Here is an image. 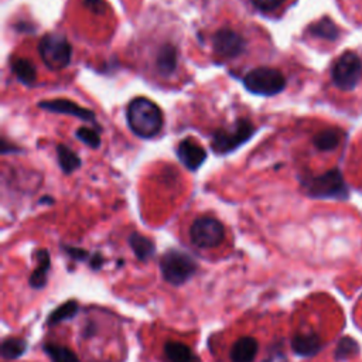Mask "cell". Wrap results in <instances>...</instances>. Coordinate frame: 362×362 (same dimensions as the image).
<instances>
[{"label":"cell","instance_id":"6da1fadb","mask_svg":"<svg viewBox=\"0 0 362 362\" xmlns=\"http://www.w3.org/2000/svg\"><path fill=\"white\" fill-rule=\"evenodd\" d=\"M129 127L141 139L154 137L163 127V113L160 107L147 98H136L126 110Z\"/></svg>","mask_w":362,"mask_h":362},{"label":"cell","instance_id":"7a4b0ae2","mask_svg":"<svg viewBox=\"0 0 362 362\" xmlns=\"http://www.w3.org/2000/svg\"><path fill=\"white\" fill-rule=\"evenodd\" d=\"M198 264L189 255L170 249L160 260V270L164 280L173 286H181L187 283L197 272Z\"/></svg>","mask_w":362,"mask_h":362},{"label":"cell","instance_id":"3957f363","mask_svg":"<svg viewBox=\"0 0 362 362\" xmlns=\"http://www.w3.org/2000/svg\"><path fill=\"white\" fill-rule=\"evenodd\" d=\"M38 52L48 69L59 71L71 62L72 47L65 35L59 33H49L41 38Z\"/></svg>","mask_w":362,"mask_h":362},{"label":"cell","instance_id":"277c9868","mask_svg":"<svg viewBox=\"0 0 362 362\" xmlns=\"http://www.w3.org/2000/svg\"><path fill=\"white\" fill-rule=\"evenodd\" d=\"M307 194L313 198H334L346 199L348 187L339 170L332 168L327 173L311 177L303 182Z\"/></svg>","mask_w":362,"mask_h":362},{"label":"cell","instance_id":"5b68a950","mask_svg":"<svg viewBox=\"0 0 362 362\" xmlns=\"http://www.w3.org/2000/svg\"><path fill=\"white\" fill-rule=\"evenodd\" d=\"M243 85L255 95L273 96L284 89L286 79L283 74L274 68L259 66L246 74Z\"/></svg>","mask_w":362,"mask_h":362},{"label":"cell","instance_id":"8992f818","mask_svg":"<svg viewBox=\"0 0 362 362\" xmlns=\"http://www.w3.org/2000/svg\"><path fill=\"white\" fill-rule=\"evenodd\" d=\"M331 76H332V82L337 88H339L342 90L354 89L362 78L361 58L352 51L344 52L334 62Z\"/></svg>","mask_w":362,"mask_h":362},{"label":"cell","instance_id":"52a82bcc","mask_svg":"<svg viewBox=\"0 0 362 362\" xmlns=\"http://www.w3.org/2000/svg\"><path fill=\"white\" fill-rule=\"evenodd\" d=\"M191 242L201 249H212L222 243L225 238L223 225L211 216L197 218L189 228Z\"/></svg>","mask_w":362,"mask_h":362},{"label":"cell","instance_id":"ba28073f","mask_svg":"<svg viewBox=\"0 0 362 362\" xmlns=\"http://www.w3.org/2000/svg\"><path fill=\"white\" fill-rule=\"evenodd\" d=\"M255 133V126L246 119H240L230 130H218L214 134L211 147L219 154L230 153L240 144L247 141Z\"/></svg>","mask_w":362,"mask_h":362},{"label":"cell","instance_id":"9c48e42d","mask_svg":"<svg viewBox=\"0 0 362 362\" xmlns=\"http://www.w3.org/2000/svg\"><path fill=\"white\" fill-rule=\"evenodd\" d=\"M245 40L230 28H221L214 35V49L223 58H235L243 52Z\"/></svg>","mask_w":362,"mask_h":362},{"label":"cell","instance_id":"30bf717a","mask_svg":"<svg viewBox=\"0 0 362 362\" xmlns=\"http://www.w3.org/2000/svg\"><path fill=\"white\" fill-rule=\"evenodd\" d=\"M40 107L55 112V113H64L69 116H75L78 119L86 120V122H93L95 120V113L92 110H88L85 107L78 106L72 100L68 99H52V100H42L38 103Z\"/></svg>","mask_w":362,"mask_h":362},{"label":"cell","instance_id":"8fae6325","mask_svg":"<svg viewBox=\"0 0 362 362\" xmlns=\"http://www.w3.org/2000/svg\"><path fill=\"white\" fill-rule=\"evenodd\" d=\"M177 156L188 170L199 168L206 158L205 150L195 140H191V139H185L180 141L177 147Z\"/></svg>","mask_w":362,"mask_h":362},{"label":"cell","instance_id":"7c38bea8","mask_svg":"<svg viewBox=\"0 0 362 362\" xmlns=\"http://www.w3.org/2000/svg\"><path fill=\"white\" fill-rule=\"evenodd\" d=\"M259 351V344L252 337H242L236 339L230 348L232 362H253Z\"/></svg>","mask_w":362,"mask_h":362},{"label":"cell","instance_id":"4fadbf2b","mask_svg":"<svg viewBox=\"0 0 362 362\" xmlns=\"http://www.w3.org/2000/svg\"><path fill=\"white\" fill-rule=\"evenodd\" d=\"M34 257L37 259V266H35L34 272L31 273L28 283L33 288H42L47 284L48 272L51 267L49 252L47 249H38V250H35Z\"/></svg>","mask_w":362,"mask_h":362},{"label":"cell","instance_id":"5bb4252c","mask_svg":"<svg viewBox=\"0 0 362 362\" xmlns=\"http://www.w3.org/2000/svg\"><path fill=\"white\" fill-rule=\"evenodd\" d=\"M322 344L317 334L307 332V334H297L291 339V348L294 354L300 356H313L321 349Z\"/></svg>","mask_w":362,"mask_h":362},{"label":"cell","instance_id":"9a60e30c","mask_svg":"<svg viewBox=\"0 0 362 362\" xmlns=\"http://www.w3.org/2000/svg\"><path fill=\"white\" fill-rule=\"evenodd\" d=\"M164 354L170 362H201L199 356L195 355L189 346L182 342L168 341L164 345Z\"/></svg>","mask_w":362,"mask_h":362},{"label":"cell","instance_id":"2e32d148","mask_svg":"<svg viewBox=\"0 0 362 362\" xmlns=\"http://www.w3.org/2000/svg\"><path fill=\"white\" fill-rule=\"evenodd\" d=\"M129 245H130L133 253L136 255V257H137L139 260H141V262L150 259V257L154 255V252H156V245H154V242H153L151 239H148V238H146V236L137 233V232L130 233V236H129Z\"/></svg>","mask_w":362,"mask_h":362},{"label":"cell","instance_id":"e0dca14e","mask_svg":"<svg viewBox=\"0 0 362 362\" xmlns=\"http://www.w3.org/2000/svg\"><path fill=\"white\" fill-rule=\"evenodd\" d=\"M157 68L163 75L173 74L177 68V49L171 44H164L160 47L157 54Z\"/></svg>","mask_w":362,"mask_h":362},{"label":"cell","instance_id":"ac0fdd59","mask_svg":"<svg viewBox=\"0 0 362 362\" xmlns=\"http://www.w3.org/2000/svg\"><path fill=\"white\" fill-rule=\"evenodd\" d=\"M341 140V133L338 130L334 129H327V130H321L318 132L314 137H313V143L314 146L321 150V151H329L334 150Z\"/></svg>","mask_w":362,"mask_h":362},{"label":"cell","instance_id":"d6986e66","mask_svg":"<svg viewBox=\"0 0 362 362\" xmlns=\"http://www.w3.org/2000/svg\"><path fill=\"white\" fill-rule=\"evenodd\" d=\"M78 303L75 300H69V301H65L64 304H61L58 308H55L49 315H48V320H47V325L51 327V325H55L58 322H62V321H66V320H71L78 313Z\"/></svg>","mask_w":362,"mask_h":362},{"label":"cell","instance_id":"ffe728a7","mask_svg":"<svg viewBox=\"0 0 362 362\" xmlns=\"http://www.w3.org/2000/svg\"><path fill=\"white\" fill-rule=\"evenodd\" d=\"M57 157H58L59 167L66 174L74 173L81 165V158L69 147H66L64 144H58Z\"/></svg>","mask_w":362,"mask_h":362},{"label":"cell","instance_id":"44dd1931","mask_svg":"<svg viewBox=\"0 0 362 362\" xmlns=\"http://www.w3.org/2000/svg\"><path fill=\"white\" fill-rule=\"evenodd\" d=\"M11 69L21 83L33 85L35 82V68L30 61L17 58L11 62Z\"/></svg>","mask_w":362,"mask_h":362},{"label":"cell","instance_id":"7402d4cb","mask_svg":"<svg viewBox=\"0 0 362 362\" xmlns=\"http://www.w3.org/2000/svg\"><path fill=\"white\" fill-rule=\"evenodd\" d=\"M44 352L49 356L51 362H79L76 354L62 345L57 344H47L44 345Z\"/></svg>","mask_w":362,"mask_h":362},{"label":"cell","instance_id":"603a6c76","mask_svg":"<svg viewBox=\"0 0 362 362\" xmlns=\"http://www.w3.org/2000/svg\"><path fill=\"white\" fill-rule=\"evenodd\" d=\"M310 33L313 35H315V37H320V38H324V40H329V41L337 40L338 35H339L338 27L328 17H324V18L318 20L315 24H313L310 27Z\"/></svg>","mask_w":362,"mask_h":362},{"label":"cell","instance_id":"cb8c5ba5","mask_svg":"<svg viewBox=\"0 0 362 362\" xmlns=\"http://www.w3.org/2000/svg\"><path fill=\"white\" fill-rule=\"evenodd\" d=\"M27 349V342L23 338L8 337L1 342V356L4 359H17Z\"/></svg>","mask_w":362,"mask_h":362},{"label":"cell","instance_id":"d4e9b609","mask_svg":"<svg viewBox=\"0 0 362 362\" xmlns=\"http://www.w3.org/2000/svg\"><path fill=\"white\" fill-rule=\"evenodd\" d=\"M76 137L83 143L86 144L88 147L90 148H98L100 146V137H99V133L95 132L93 129H89V127H79L76 130Z\"/></svg>","mask_w":362,"mask_h":362},{"label":"cell","instance_id":"484cf974","mask_svg":"<svg viewBox=\"0 0 362 362\" xmlns=\"http://www.w3.org/2000/svg\"><path fill=\"white\" fill-rule=\"evenodd\" d=\"M358 352V345L352 338H342L337 346L335 358L337 359H346Z\"/></svg>","mask_w":362,"mask_h":362},{"label":"cell","instance_id":"4316f807","mask_svg":"<svg viewBox=\"0 0 362 362\" xmlns=\"http://www.w3.org/2000/svg\"><path fill=\"white\" fill-rule=\"evenodd\" d=\"M284 0H252L253 6L262 11H272L277 8Z\"/></svg>","mask_w":362,"mask_h":362},{"label":"cell","instance_id":"83f0119b","mask_svg":"<svg viewBox=\"0 0 362 362\" xmlns=\"http://www.w3.org/2000/svg\"><path fill=\"white\" fill-rule=\"evenodd\" d=\"M72 259H75V260H79V262H83V260H86L88 257H89V253L86 252V250H83V249H79V247H71V246H66L65 249H64Z\"/></svg>","mask_w":362,"mask_h":362},{"label":"cell","instance_id":"f1b7e54d","mask_svg":"<svg viewBox=\"0 0 362 362\" xmlns=\"http://www.w3.org/2000/svg\"><path fill=\"white\" fill-rule=\"evenodd\" d=\"M83 4L96 14H103L105 13V3L103 0H83Z\"/></svg>","mask_w":362,"mask_h":362},{"label":"cell","instance_id":"f546056e","mask_svg":"<svg viewBox=\"0 0 362 362\" xmlns=\"http://www.w3.org/2000/svg\"><path fill=\"white\" fill-rule=\"evenodd\" d=\"M89 264H90V267H92L93 270H99V269L102 267V264H103V257H102V255H100V253L92 255Z\"/></svg>","mask_w":362,"mask_h":362}]
</instances>
